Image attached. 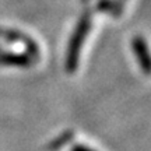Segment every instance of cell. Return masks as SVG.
I'll return each mask as SVG.
<instances>
[]
</instances>
